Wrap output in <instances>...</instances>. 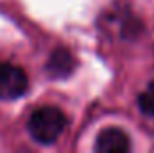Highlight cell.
<instances>
[{
  "instance_id": "2",
  "label": "cell",
  "mask_w": 154,
  "mask_h": 153,
  "mask_svg": "<svg viewBox=\"0 0 154 153\" xmlns=\"http://www.w3.org/2000/svg\"><path fill=\"white\" fill-rule=\"evenodd\" d=\"M29 90V77L25 70L14 63H0V99L13 101Z\"/></svg>"
},
{
  "instance_id": "1",
  "label": "cell",
  "mask_w": 154,
  "mask_h": 153,
  "mask_svg": "<svg viewBox=\"0 0 154 153\" xmlns=\"http://www.w3.org/2000/svg\"><path fill=\"white\" fill-rule=\"evenodd\" d=\"M66 115L57 106H39L29 115V135L39 144L56 142L66 130Z\"/></svg>"
},
{
  "instance_id": "3",
  "label": "cell",
  "mask_w": 154,
  "mask_h": 153,
  "mask_svg": "<svg viewBox=\"0 0 154 153\" xmlns=\"http://www.w3.org/2000/svg\"><path fill=\"white\" fill-rule=\"evenodd\" d=\"M45 70L52 79H66L75 70V60L68 49L57 47L50 52L47 65H45Z\"/></svg>"
},
{
  "instance_id": "4",
  "label": "cell",
  "mask_w": 154,
  "mask_h": 153,
  "mask_svg": "<svg viewBox=\"0 0 154 153\" xmlns=\"http://www.w3.org/2000/svg\"><path fill=\"white\" fill-rule=\"evenodd\" d=\"M129 137L120 128H106L95 141V151L102 153H125L129 151Z\"/></svg>"
},
{
  "instance_id": "5",
  "label": "cell",
  "mask_w": 154,
  "mask_h": 153,
  "mask_svg": "<svg viewBox=\"0 0 154 153\" xmlns=\"http://www.w3.org/2000/svg\"><path fill=\"white\" fill-rule=\"evenodd\" d=\"M136 103H138V108L142 114L154 119V81L147 85V88L143 92H140Z\"/></svg>"
}]
</instances>
